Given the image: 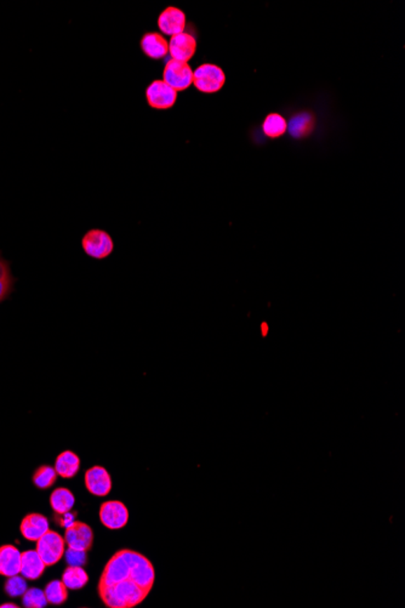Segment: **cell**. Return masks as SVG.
I'll use <instances>...</instances> for the list:
<instances>
[{
    "instance_id": "cell-1",
    "label": "cell",
    "mask_w": 405,
    "mask_h": 608,
    "mask_svg": "<svg viewBox=\"0 0 405 608\" xmlns=\"http://www.w3.org/2000/svg\"><path fill=\"white\" fill-rule=\"evenodd\" d=\"M153 563L135 550L122 549L106 563L97 593L109 608H134L142 604L153 589Z\"/></svg>"
},
{
    "instance_id": "cell-2",
    "label": "cell",
    "mask_w": 405,
    "mask_h": 608,
    "mask_svg": "<svg viewBox=\"0 0 405 608\" xmlns=\"http://www.w3.org/2000/svg\"><path fill=\"white\" fill-rule=\"evenodd\" d=\"M81 248L86 257L94 260H106L114 252V242L107 231L91 229L83 236Z\"/></svg>"
},
{
    "instance_id": "cell-3",
    "label": "cell",
    "mask_w": 405,
    "mask_h": 608,
    "mask_svg": "<svg viewBox=\"0 0 405 608\" xmlns=\"http://www.w3.org/2000/svg\"><path fill=\"white\" fill-rule=\"evenodd\" d=\"M193 84L202 94H215L226 84L225 72L217 65L202 63L193 72Z\"/></svg>"
},
{
    "instance_id": "cell-4",
    "label": "cell",
    "mask_w": 405,
    "mask_h": 608,
    "mask_svg": "<svg viewBox=\"0 0 405 608\" xmlns=\"http://www.w3.org/2000/svg\"><path fill=\"white\" fill-rule=\"evenodd\" d=\"M36 550L46 566L51 567L60 562L64 556L66 541L57 532L49 529L44 536L36 541Z\"/></svg>"
},
{
    "instance_id": "cell-5",
    "label": "cell",
    "mask_w": 405,
    "mask_h": 608,
    "mask_svg": "<svg viewBox=\"0 0 405 608\" xmlns=\"http://www.w3.org/2000/svg\"><path fill=\"white\" fill-rule=\"evenodd\" d=\"M163 81L177 93L187 90L193 84V69L188 62L169 60L163 71Z\"/></svg>"
},
{
    "instance_id": "cell-6",
    "label": "cell",
    "mask_w": 405,
    "mask_h": 608,
    "mask_svg": "<svg viewBox=\"0 0 405 608\" xmlns=\"http://www.w3.org/2000/svg\"><path fill=\"white\" fill-rule=\"evenodd\" d=\"M99 521L104 527L116 531L129 522V510L121 500H107L99 506Z\"/></svg>"
},
{
    "instance_id": "cell-7",
    "label": "cell",
    "mask_w": 405,
    "mask_h": 608,
    "mask_svg": "<svg viewBox=\"0 0 405 608\" xmlns=\"http://www.w3.org/2000/svg\"><path fill=\"white\" fill-rule=\"evenodd\" d=\"M146 100L149 107L159 111L170 109L177 101V91L164 81H153L146 89Z\"/></svg>"
},
{
    "instance_id": "cell-8",
    "label": "cell",
    "mask_w": 405,
    "mask_h": 608,
    "mask_svg": "<svg viewBox=\"0 0 405 608\" xmlns=\"http://www.w3.org/2000/svg\"><path fill=\"white\" fill-rule=\"evenodd\" d=\"M66 546L81 551H90L94 544V532L89 525L74 520L64 531Z\"/></svg>"
},
{
    "instance_id": "cell-9",
    "label": "cell",
    "mask_w": 405,
    "mask_h": 608,
    "mask_svg": "<svg viewBox=\"0 0 405 608\" xmlns=\"http://www.w3.org/2000/svg\"><path fill=\"white\" fill-rule=\"evenodd\" d=\"M85 488L92 496H107L112 489V478L104 466L95 465L86 470L84 476Z\"/></svg>"
},
{
    "instance_id": "cell-10",
    "label": "cell",
    "mask_w": 405,
    "mask_h": 608,
    "mask_svg": "<svg viewBox=\"0 0 405 608\" xmlns=\"http://www.w3.org/2000/svg\"><path fill=\"white\" fill-rule=\"evenodd\" d=\"M187 18L182 10L175 6H169L163 10L162 14L158 18V27L165 36H177L185 32Z\"/></svg>"
},
{
    "instance_id": "cell-11",
    "label": "cell",
    "mask_w": 405,
    "mask_h": 608,
    "mask_svg": "<svg viewBox=\"0 0 405 608\" xmlns=\"http://www.w3.org/2000/svg\"><path fill=\"white\" fill-rule=\"evenodd\" d=\"M197 51V39L191 33L182 32L177 36H172L169 41V54L172 60L188 62Z\"/></svg>"
},
{
    "instance_id": "cell-12",
    "label": "cell",
    "mask_w": 405,
    "mask_h": 608,
    "mask_svg": "<svg viewBox=\"0 0 405 608\" xmlns=\"http://www.w3.org/2000/svg\"><path fill=\"white\" fill-rule=\"evenodd\" d=\"M140 46L142 53L149 59L162 60L169 54V41L157 32H149L144 34Z\"/></svg>"
},
{
    "instance_id": "cell-13",
    "label": "cell",
    "mask_w": 405,
    "mask_h": 608,
    "mask_svg": "<svg viewBox=\"0 0 405 608\" xmlns=\"http://www.w3.org/2000/svg\"><path fill=\"white\" fill-rule=\"evenodd\" d=\"M49 529V520L41 514H28L20 525L21 534L29 541H38Z\"/></svg>"
},
{
    "instance_id": "cell-14",
    "label": "cell",
    "mask_w": 405,
    "mask_h": 608,
    "mask_svg": "<svg viewBox=\"0 0 405 608\" xmlns=\"http://www.w3.org/2000/svg\"><path fill=\"white\" fill-rule=\"evenodd\" d=\"M21 555L15 546H0V576L13 577L21 571Z\"/></svg>"
},
{
    "instance_id": "cell-15",
    "label": "cell",
    "mask_w": 405,
    "mask_h": 608,
    "mask_svg": "<svg viewBox=\"0 0 405 608\" xmlns=\"http://www.w3.org/2000/svg\"><path fill=\"white\" fill-rule=\"evenodd\" d=\"M46 562L41 560L36 550H27L21 555V571L20 574L28 581H36L46 572Z\"/></svg>"
},
{
    "instance_id": "cell-16",
    "label": "cell",
    "mask_w": 405,
    "mask_h": 608,
    "mask_svg": "<svg viewBox=\"0 0 405 608\" xmlns=\"http://www.w3.org/2000/svg\"><path fill=\"white\" fill-rule=\"evenodd\" d=\"M55 470L63 478H73L81 470V458L74 452L63 451L55 460Z\"/></svg>"
},
{
    "instance_id": "cell-17",
    "label": "cell",
    "mask_w": 405,
    "mask_h": 608,
    "mask_svg": "<svg viewBox=\"0 0 405 608\" xmlns=\"http://www.w3.org/2000/svg\"><path fill=\"white\" fill-rule=\"evenodd\" d=\"M74 503H76L74 494L64 487H60L57 489H55L50 496V505L51 509L54 510L55 516H61L71 513Z\"/></svg>"
},
{
    "instance_id": "cell-18",
    "label": "cell",
    "mask_w": 405,
    "mask_h": 608,
    "mask_svg": "<svg viewBox=\"0 0 405 608\" xmlns=\"http://www.w3.org/2000/svg\"><path fill=\"white\" fill-rule=\"evenodd\" d=\"M68 590H81L89 581V576L81 566H68L63 571L62 579Z\"/></svg>"
},
{
    "instance_id": "cell-19",
    "label": "cell",
    "mask_w": 405,
    "mask_h": 608,
    "mask_svg": "<svg viewBox=\"0 0 405 608\" xmlns=\"http://www.w3.org/2000/svg\"><path fill=\"white\" fill-rule=\"evenodd\" d=\"M287 129H288L287 121L278 113L268 114L262 126V130L265 133V135L270 139H278L280 136H283L287 133Z\"/></svg>"
},
{
    "instance_id": "cell-20",
    "label": "cell",
    "mask_w": 405,
    "mask_h": 608,
    "mask_svg": "<svg viewBox=\"0 0 405 608\" xmlns=\"http://www.w3.org/2000/svg\"><path fill=\"white\" fill-rule=\"evenodd\" d=\"M46 593L48 604H54V606H60L63 604L68 600V589L67 586H64L62 581H51L48 583L44 589Z\"/></svg>"
},
{
    "instance_id": "cell-21",
    "label": "cell",
    "mask_w": 405,
    "mask_h": 608,
    "mask_svg": "<svg viewBox=\"0 0 405 608\" xmlns=\"http://www.w3.org/2000/svg\"><path fill=\"white\" fill-rule=\"evenodd\" d=\"M56 480H57V473L55 468L49 465H43L41 468H36V473L33 475V483L39 489H48L50 487L54 486Z\"/></svg>"
},
{
    "instance_id": "cell-22",
    "label": "cell",
    "mask_w": 405,
    "mask_h": 608,
    "mask_svg": "<svg viewBox=\"0 0 405 608\" xmlns=\"http://www.w3.org/2000/svg\"><path fill=\"white\" fill-rule=\"evenodd\" d=\"M312 118L308 114H298L290 122L289 131L295 137H301L312 131Z\"/></svg>"
},
{
    "instance_id": "cell-23",
    "label": "cell",
    "mask_w": 405,
    "mask_h": 608,
    "mask_svg": "<svg viewBox=\"0 0 405 608\" xmlns=\"http://www.w3.org/2000/svg\"><path fill=\"white\" fill-rule=\"evenodd\" d=\"M22 604L26 608H44L48 604L46 593L38 589L31 588L22 595Z\"/></svg>"
},
{
    "instance_id": "cell-24",
    "label": "cell",
    "mask_w": 405,
    "mask_h": 608,
    "mask_svg": "<svg viewBox=\"0 0 405 608\" xmlns=\"http://www.w3.org/2000/svg\"><path fill=\"white\" fill-rule=\"evenodd\" d=\"M27 579L20 574L9 577L5 581L4 590L10 597H20L27 591Z\"/></svg>"
},
{
    "instance_id": "cell-25",
    "label": "cell",
    "mask_w": 405,
    "mask_h": 608,
    "mask_svg": "<svg viewBox=\"0 0 405 608\" xmlns=\"http://www.w3.org/2000/svg\"><path fill=\"white\" fill-rule=\"evenodd\" d=\"M64 556H66V562H67L68 566H81L83 567L88 562L86 551H81V550L68 548L64 551Z\"/></svg>"
},
{
    "instance_id": "cell-26",
    "label": "cell",
    "mask_w": 405,
    "mask_h": 608,
    "mask_svg": "<svg viewBox=\"0 0 405 608\" xmlns=\"http://www.w3.org/2000/svg\"><path fill=\"white\" fill-rule=\"evenodd\" d=\"M16 278L14 275L0 278V304L9 300L11 294L14 293Z\"/></svg>"
},
{
    "instance_id": "cell-27",
    "label": "cell",
    "mask_w": 405,
    "mask_h": 608,
    "mask_svg": "<svg viewBox=\"0 0 405 608\" xmlns=\"http://www.w3.org/2000/svg\"><path fill=\"white\" fill-rule=\"evenodd\" d=\"M18 608L16 604H0V608Z\"/></svg>"
}]
</instances>
